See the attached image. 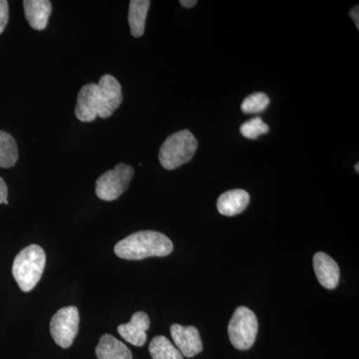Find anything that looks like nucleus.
Segmentation results:
<instances>
[{
  "label": "nucleus",
  "mask_w": 359,
  "mask_h": 359,
  "mask_svg": "<svg viewBox=\"0 0 359 359\" xmlns=\"http://www.w3.org/2000/svg\"><path fill=\"white\" fill-rule=\"evenodd\" d=\"M249 203V193L241 189H236L222 194L217 202V208L219 214L223 216L233 217L244 212Z\"/></svg>",
  "instance_id": "obj_11"
},
{
  "label": "nucleus",
  "mask_w": 359,
  "mask_h": 359,
  "mask_svg": "<svg viewBox=\"0 0 359 359\" xmlns=\"http://www.w3.org/2000/svg\"><path fill=\"white\" fill-rule=\"evenodd\" d=\"M197 148V139L189 130L176 132L161 146L160 164L169 171L177 169L193 159Z\"/></svg>",
  "instance_id": "obj_4"
},
{
  "label": "nucleus",
  "mask_w": 359,
  "mask_h": 359,
  "mask_svg": "<svg viewBox=\"0 0 359 359\" xmlns=\"http://www.w3.org/2000/svg\"><path fill=\"white\" fill-rule=\"evenodd\" d=\"M79 311L75 306L59 309L50 321V332L54 341L62 348L72 346L79 330Z\"/></svg>",
  "instance_id": "obj_7"
},
{
  "label": "nucleus",
  "mask_w": 359,
  "mask_h": 359,
  "mask_svg": "<svg viewBox=\"0 0 359 359\" xmlns=\"http://www.w3.org/2000/svg\"><path fill=\"white\" fill-rule=\"evenodd\" d=\"M18 160V147L11 134L0 131V168L13 167Z\"/></svg>",
  "instance_id": "obj_16"
},
{
  "label": "nucleus",
  "mask_w": 359,
  "mask_h": 359,
  "mask_svg": "<svg viewBox=\"0 0 359 359\" xmlns=\"http://www.w3.org/2000/svg\"><path fill=\"white\" fill-rule=\"evenodd\" d=\"M133 176V168L120 163L114 169L105 172L97 180V197L107 202L117 200L123 193L126 192Z\"/></svg>",
  "instance_id": "obj_6"
},
{
  "label": "nucleus",
  "mask_w": 359,
  "mask_h": 359,
  "mask_svg": "<svg viewBox=\"0 0 359 359\" xmlns=\"http://www.w3.org/2000/svg\"><path fill=\"white\" fill-rule=\"evenodd\" d=\"M358 167H359V165H358V164L355 165V167H354V169L356 170V173H359Z\"/></svg>",
  "instance_id": "obj_23"
},
{
  "label": "nucleus",
  "mask_w": 359,
  "mask_h": 359,
  "mask_svg": "<svg viewBox=\"0 0 359 359\" xmlns=\"http://www.w3.org/2000/svg\"><path fill=\"white\" fill-rule=\"evenodd\" d=\"M23 7L26 20L33 29L44 30L51 15V2L49 0H25Z\"/></svg>",
  "instance_id": "obj_12"
},
{
  "label": "nucleus",
  "mask_w": 359,
  "mask_h": 359,
  "mask_svg": "<svg viewBox=\"0 0 359 359\" xmlns=\"http://www.w3.org/2000/svg\"><path fill=\"white\" fill-rule=\"evenodd\" d=\"M149 351L153 359H184L179 349L163 335H158L152 339Z\"/></svg>",
  "instance_id": "obj_15"
},
{
  "label": "nucleus",
  "mask_w": 359,
  "mask_h": 359,
  "mask_svg": "<svg viewBox=\"0 0 359 359\" xmlns=\"http://www.w3.org/2000/svg\"><path fill=\"white\" fill-rule=\"evenodd\" d=\"M349 15L353 18V22L355 23L356 27H358V30H359V11L358 6H355L351 9V13H349Z\"/></svg>",
  "instance_id": "obj_21"
},
{
  "label": "nucleus",
  "mask_w": 359,
  "mask_h": 359,
  "mask_svg": "<svg viewBox=\"0 0 359 359\" xmlns=\"http://www.w3.org/2000/svg\"><path fill=\"white\" fill-rule=\"evenodd\" d=\"M98 359H132V353L122 341L113 335L104 334L96 346Z\"/></svg>",
  "instance_id": "obj_13"
},
{
  "label": "nucleus",
  "mask_w": 359,
  "mask_h": 359,
  "mask_svg": "<svg viewBox=\"0 0 359 359\" xmlns=\"http://www.w3.org/2000/svg\"><path fill=\"white\" fill-rule=\"evenodd\" d=\"M150 327V318L143 311L134 313L128 323L118 327V332L123 339L135 346H143L147 340L146 332Z\"/></svg>",
  "instance_id": "obj_10"
},
{
  "label": "nucleus",
  "mask_w": 359,
  "mask_h": 359,
  "mask_svg": "<svg viewBox=\"0 0 359 359\" xmlns=\"http://www.w3.org/2000/svg\"><path fill=\"white\" fill-rule=\"evenodd\" d=\"M172 339L182 355L192 358L203 351V342L200 332L195 327H183L173 325L170 328Z\"/></svg>",
  "instance_id": "obj_8"
},
{
  "label": "nucleus",
  "mask_w": 359,
  "mask_h": 359,
  "mask_svg": "<svg viewBox=\"0 0 359 359\" xmlns=\"http://www.w3.org/2000/svg\"><path fill=\"white\" fill-rule=\"evenodd\" d=\"M180 4H181L182 6L185 7V8H192V7L197 4V1H196V0H181V1H180Z\"/></svg>",
  "instance_id": "obj_22"
},
{
  "label": "nucleus",
  "mask_w": 359,
  "mask_h": 359,
  "mask_svg": "<svg viewBox=\"0 0 359 359\" xmlns=\"http://www.w3.org/2000/svg\"><path fill=\"white\" fill-rule=\"evenodd\" d=\"M269 131L268 124H266L261 117L252 118L249 121L245 122L240 128L241 134L250 140H255L261 135L268 133Z\"/></svg>",
  "instance_id": "obj_18"
},
{
  "label": "nucleus",
  "mask_w": 359,
  "mask_h": 359,
  "mask_svg": "<svg viewBox=\"0 0 359 359\" xmlns=\"http://www.w3.org/2000/svg\"><path fill=\"white\" fill-rule=\"evenodd\" d=\"M259 323L254 311L238 306L229 323L228 334L231 344L238 351H248L256 341Z\"/></svg>",
  "instance_id": "obj_5"
},
{
  "label": "nucleus",
  "mask_w": 359,
  "mask_h": 359,
  "mask_svg": "<svg viewBox=\"0 0 359 359\" xmlns=\"http://www.w3.org/2000/svg\"><path fill=\"white\" fill-rule=\"evenodd\" d=\"M9 20V6L6 0H0V34L6 29Z\"/></svg>",
  "instance_id": "obj_19"
},
{
  "label": "nucleus",
  "mask_w": 359,
  "mask_h": 359,
  "mask_svg": "<svg viewBox=\"0 0 359 359\" xmlns=\"http://www.w3.org/2000/svg\"><path fill=\"white\" fill-rule=\"evenodd\" d=\"M173 249V243L164 233L140 231L117 243L114 252L116 256L121 259L140 261L146 257H166Z\"/></svg>",
  "instance_id": "obj_2"
},
{
  "label": "nucleus",
  "mask_w": 359,
  "mask_h": 359,
  "mask_svg": "<svg viewBox=\"0 0 359 359\" xmlns=\"http://www.w3.org/2000/svg\"><path fill=\"white\" fill-rule=\"evenodd\" d=\"M313 269L316 278L325 289L334 290L339 283V264L325 252H316L313 256Z\"/></svg>",
  "instance_id": "obj_9"
},
{
  "label": "nucleus",
  "mask_w": 359,
  "mask_h": 359,
  "mask_svg": "<svg viewBox=\"0 0 359 359\" xmlns=\"http://www.w3.org/2000/svg\"><path fill=\"white\" fill-rule=\"evenodd\" d=\"M46 256L43 249L30 245L18 252L14 259L13 275L20 290L29 292L34 289L43 273Z\"/></svg>",
  "instance_id": "obj_3"
},
{
  "label": "nucleus",
  "mask_w": 359,
  "mask_h": 359,
  "mask_svg": "<svg viewBox=\"0 0 359 359\" xmlns=\"http://www.w3.org/2000/svg\"><path fill=\"white\" fill-rule=\"evenodd\" d=\"M123 101L122 87L114 76L103 75L99 83L84 85L77 97L75 115L79 121L93 122L97 117L107 119Z\"/></svg>",
  "instance_id": "obj_1"
},
{
  "label": "nucleus",
  "mask_w": 359,
  "mask_h": 359,
  "mask_svg": "<svg viewBox=\"0 0 359 359\" xmlns=\"http://www.w3.org/2000/svg\"><path fill=\"white\" fill-rule=\"evenodd\" d=\"M151 1L149 0H132L129 4L128 21L132 36L135 39L143 36L145 32L146 18H147Z\"/></svg>",
  "instance_id": "obj_14"
},
{
  "label": "nucleus",
  "mask_w": 359,
  "mask_h": 359,
  "mask_svg": "<svg viewBox=\"0 0 359 359\" xmlns=\"http://www.w3.org/2000/svg\"><path fill=\"white\" fill-rule=\"evenodd\" d=\"M7 196H8V190H7L6 182L0 177V204L8 205Z\"/></svg>",
  "instance_id": "obj_20"
},
{
  "label": "nucleus",
  "mask_w": 359,
  "mask_h": 359,
  "mask_svg": "<svg viewBox=\"0 0 359 359\" xmlns=\"http://www.w3.org/2000/svg\"><path fill=\"white\" fill-rule=\"evenodd\" d=\"M269 105V96L263 92H256L250 94L243 101L241 108L245 114H259L264 112Z\"/></svg>",
  "instance_id": "obj_17"
}]
</instances>
